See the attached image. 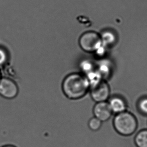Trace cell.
I'll use <instances>...</instances> for the list:
<instances>
[{"label":"cell","mask_w":147,"mask_h":147,"mask_svg":"<svg viewBox=\"0 0 147 147\" xmlns=\"http://www.w3.org/2000/svg\"><path fill=\"white\" fill-rule=\"evenodd\" d=\"M62 91L70 100L82 99L90 91V86L86 76L72 73L66 76L62 84Z\"/></svg>","instance_id":"obj_1"},{"label":"cell","mask_w":147,"mask_h":147,"mask_svg":"<svg viewBox=\"0 0 147 147\" xmlns=\"http://www.w3.org/2000/svg\"><path fill=\"white\" fill-rule=\"evenodd\" d=\"M113 125L119 135L129 136L137 130V120L133 114L128 111H124L115 115L113 120Z\"/></svg>","instance_id":"obj_2"},{"label":"cell","mask_w":147,"mask_h":147,"mask_svg":"<svg viewBox=\"0 0 147 147\" xmlns=\"http://www.w3.org/2000/svg\"><path fill=\"white\" fill-rule=\"evenodd\" d=\"M102 43L101 36L94 31L85 33L80 38V46L86 52L98 51L101 47Z\"/></svg>","instance_id":"obj_3"},{"label":"cell","mask_w":147,"mask_h":147,"mask_svg":"<svg viewBox=\"0 0 147 147\" xmlns=\"http://www.w3.org/2000/svg\"><path fill=\"white\" fill-rule=\"evenodd\" d=\"M18 86L13 80L8 77H2L0 80V96L7 99L16 97L19 93Z\"/></svg>","instance_id":"obj_4"},{"label":"cell","mask_w":147,"mask_h":147,"mask_svg":"<svg viewBox=\"0 0 147 147\" xmlns=\"http://www.w3.org/2000/svg\"><path fill=\"white\" fill-rule=\"evenodd\" d=\"M90 91L92 99L96 103L107 101L109 99L111 89L109 84L105 80L90 88Z\"/></svg>","instance_id":"obj_5"},{"label":"cell","mask_w":147,"mask_h":147,"mask_svg":"<svg viewBox=\"0 0 147 147\" xmlns=\"http://www.w3.org/2000/svg\"><path fill=\"white\" fill-rule=\"evenodd\" d=\"M93 113L94 116L102 122L107 121L113 113L107 101L96 103L93 108Z\"/></svg>","instance_id":"obj_6"},{"label":"cell","mask_w":147,"mask_h":147,"mask_svg":"<svg viewBox=\"0 0 147 147\" xmlns=\"http://www.w3.org/2000/svg\"><path fill=\"white\" fill-rule=\"evenodd\" d=\"M113 113L115 114L127 111V104L125 100L120 96H113L108 101Z\"/></svg>","instance_id":"obj_7"},{"label":"cell","mask_w":147,"mask_h":147,"mask_svg":"<svg viewBox=\"0 0 147 147\" xmlns=\"http://www.w3.org/2000/svg\"><path fill=\"white\" fill-rule=\"evenodd\" d=\"M135 143L137 147H147V129L142 130L136 135Z\"/></svg>","instance_id":"obj_8"},{"label":"cell","mask_w":147,"mask_h":147,"mask_svg":"<svg viewBox=\"0 0 147 147\" xmlns=\"http://www.w3.org/2000/svg\"><path fill=\"white\" fill-rule=\"evenodd\" d=\"M102 123V121L94 116L89 120L88 125L90 129L92 131H98L101 128Z\"/></svg>","instance_id":"obj_9"},{"label":"cell","mask_w":147,"mask_h":147,"mask_svg":"<svg viewBox=\"0 0 147 147\" xmlns=\"http://www.w3.org/2000/svg\"><path fill=\"white\" fill-rule=\"evenodd\" d=\"M9 59L8 52L4 48L0 47V67L5 65Z\"/></svg>","instance_id":"obj_10"},{"label":"cell","mask_w":147,"mask_h":147,"mask_svg":"<svg viewBox=\"0 0 147 147\" xmlns=\"http://www.w3.org/2000/svg\"><path fill=\"white\" fill-rule=\"evenodd\" d=\"M101 38L102 43L106 44H111L113 42L114 39H115L113 34L109 32L103 33V34L101 36Z\"/></svg>","instance_id":"obj_11"},{"label":"cell","mask_w":147,"mask_h":147,"mask_svg":"<svg viewBox=\"0 0 147 147\" xmlns=\"http://www.w3.org/2000/svg\"><path fill=\"white\" fill-rule=\"evenodd\" d=\"M138 108L142 113L147 114V98H144L140 100Z\"/></svg>","instance_id":"obj_12"},{"label":"cell","mask_w":147,"mask_h":147,"mask_svg":"<svg viewBox=\"0 0 147 147\" xmlns=\"http://www.w3.org/2000/svg\"><path fill=\"white\" fill-rule=\"evenodd\" d=\"M1 147H16L14 145H7L3 146Z\"/></svg>","instance_id":"obj_13"},{"label":"cell","mask_w":147,"mask_h":147,"mask_svg":"<svg viewBox=\"0 0 147 147\" xmlns=\"http://www.w3.org/2000/svg\"><path fill=\"white\" fill-rule=\"evenodd\" d=\"M2 78V73H1V69H0V80L1 79V78Z\"/></svg>","instance_id":"obj_14"}]
</instances>
